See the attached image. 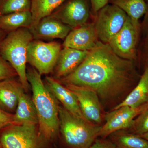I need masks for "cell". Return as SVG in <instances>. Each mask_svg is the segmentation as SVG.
Instances as JSON below:
<instances>
[{"mask_svg":"<svg viewBox=\"0 0 148 148\" xmlns=\"http://www.w3.org/2000/svg\"><path fill=\"white\" fill-rule=\"evenodd\" d=\"M134 62L119 57L108 44L99 41L74 71L57 80L64 85L92 89L104 104L117 101L119 104L141 77Z\"/></svg>","mask_w":148,"mask_h":148,"instance_id":"6da1fadb","label":"cell"},{"mask_svg":"<svg viewBox=\"0 0 148 148\" xmlns=\"http://www.w3.org/2000/svg\"><path fill=\"white\" fill-rule=\"evenodd\" d=\"M27 75L33 92L32 100L38 116L40 135L43 139L51 140L59 130L58 101L36 69H28Z\"/></svg>","mask_w":148,"mask_h":148,"instance_id":"7a4b0ae2","label":"cell"},{"mask_svg":"<svg viewBox=\"0 0 148 148\" xmlns=\"http://www.w3.org/2000/svg\"><path fill=\"white\" fill-rule=\"evenodd\" d=\"M58 116L59 130L69 148H90L103 126L75 116L63 106H58Z\"/></svg>","mask_w":148,"mask_h":148,"instance_id":"3957f363","label":"cell"},{"mask_svg":"<svg viewBox=\"0 0 148 148\" xmlns=\"http://www.w3.org/2000/svg\"><path fill=\"white\" fill-rule=\"evenodd\" d=\"M34 39L30 29L20 28L9 33L0 45V54L16 71L25 91L29 89L27 75V51Z\"/></svg>","mask_w":148,"mask_h":148,"instance_id":"277c9868","label":"cell"},{"mask_svg":"<svg viewBox=\"0 0 148 148\" xmlns=\"http://www.w3.org/2000/svg\"><path fill=\"white\" fill-rule=\"evenodd\" d=\"M94 16L98 40L105 44H108L119 32L127 18V14L121 9L110 3L102 8Z\"/></svg>","mask_w":148,"mask_h":148,"instance_id":"5b68a950","label":"cell"},{"mask_svg":"<svg viewBox=\"0 0 148 148\" xmlns=\"http://www.w3.org/2000/svg\"><path fill=\"white\" fill-rule=\"evenodd\" d=\"M61 50V44L56 42L33 40L28 47L27 63L41 75L49 73L54 70Z\"/></svg>","mask_w":148,"mask_h":148,"instance_id":"8992f818","label":"cell"},{"mask_svg":"<svg viewBox=\"0 0 148 148\" xmlns=\"http://www.w3.org/2000/svg\"><path fill=\"white\" fill-rule=\"evenodd\" d=\"M37 125H13L2 131L0 143L3 148H41Z\"/></svg>","mask_w":148,"mask_h":148,"instance_id":"52a82bcc","label":"cell"},{"mask_svg":"<svg viewBox=\"0 0 148 148\" xmlns=\"http://www.w3.org/2000/svg\"><path fill=\"white\" fill-rule=\"evenodd\" d=\"M140 34L127 16L124 26L108 44L119 57L135 61L138 58Z\"/></svg>","mask_w":148,"mask_h":148,"instance_id":"ba28073f","label":"cell"},{"mask_svg":"<svg viewBox=\"0 0 148 148\" xmlns=\"http://www.w3.org/2000/svg\"><path fill=\"white\" fill-rule=\"evenodd\" d=\"M148 106V103L137 108L123 106L112 110L105 116L106 123L102 126L98 137L106 139L114 132L130 128L135 118Z\"/></svg>","mask_w":148,"mask_h":148,"instance_id":"9c48e42d","label":"cell"},{"mask_svg":"<svg viewBox=\"0 0 148 148\" xmlns=\"http://www.w3.org/2000/svg\"><path fill=\"white\" fill-rule=\"evenodd\" d=\"M51 14L72 29L85 24L93 15L90 0H67Z\"/></svg>","mask_w":148,"mask_h":148,"instance_id":"30bf717a","label":"cell"},{"mask_svg":"<svg viewBox=\"0 0 148 148\" xmlns=\"http://www.w3.org/2000/svg\"><path fill=\"white\" fill-rule=\"evenodd\" d=\"M64 86L75 95L84 118L94 124L103 125V109L97 93L88 88L71 85Z\"/></svg>","mask_w":148,"mask_h":148,"instance_id":"8fae6325","label":"cell"},{"mask_svg":"<svg viewBox=\"0 0 148 148\" xmlns=\"http://www.w3.org/2000/svg\"><path fill=\"white\" fill-rule=\"evenodd\" d=\"M98 40L94 22L86 23L71 30L66 37L63 47L90 51L96 46Z\"/></svg>","mask_w":148,"mask_h":148,"instance_id":"7c38bea8","label":"cell"},{"mask_svg":"<svg viewBox=\"0 0 148 148\" xmlns=\"http://www.w3.org/2000/svg\"><path fill=\"white\" fill-rule=\"evenodd\" d=\"M72 30L52 14L42 18L30 29L34 39L36 40L64 39Z\"/></svg>","mask_w":148,"mask_h":148,"instance_id":"4fadbf2b","label":"cell"},{"mask_svg":"<svg viewBox=\"0 0 148 148\" xmlns=\"http://www.w3.org/2000/svg\"><path fill=\"white\" fill-rule=\"evenodd\" d=\"M88 52L68 47L61 49L54 69L56 79L64 78L74 71L84 61Z\"/></svg>","mask_w":148,"mask_h":148,"instance_id":"5bb4252c","label":"cell"},{"mask_svg":"<svg viewBox=\"0 0 148 148\" xmlns=\"http://www.w3.org/2000/svg\"><path fill=\"white\" fill-rule=\"evenodd\" d=\"M45 80L47 87L67 111L75 116L85 119L76 97L70 89L53 77H46Z\"/></svg>","mask_w":148,"mask_h":148,"instance_id":"9a60e30c","label":"cell"},{"mask_svg":"<svg viewBox=\"0 0 148 148\" xmlns=\"http://www.w3.org/2000/svg\"><path fill=\"white\" fill-rule=\"evenodd\" d=\"M23 90L21 82L13 78L0 82V108L10 113L15 112Z\"/></svg>","mask_w":148,"mask_h":148,"instance_id":"2e32d148","label":"cell"},{"mask_svg":"<svg viewBox=\"0 0 148 148\" xmlns=\"http://www.w3.org/2000/svg\"><path fill=\"white\" fill-rule=\"evenodd\" d=\"M148 103V67H146L138 84L126 98L115 106L112 110L123 106L137 108Z\"/></svg>","mask_w":148,"mask_h":148,"instance_id":"e0dca14e","label":"cell"},{"mask_svg":"<svg viewBox=\"0 0 148 148\" xmlns=\"http://www.w3.org/2000/svg\"><path fill=\"white\" fill-rule=\"evenodd\" d=\"M22 90L18 104L14 114V125L34 124L38 123L36 111L33 100Z\"/></svg>","mask_w":148,"mask_h":148,"instance_id":"ac0fdd59","label":"cell"},{"mask_svg":"<svg viewBox=\"0 0 148 148\" xmlns=\"http://www.w3.org/2000/svg\"><path fill=\"white\" fill-rule=\"evenodd\" d=\"M109 3L114 5L123 10L136 29L141 33L139 20L147 12L146 0H109Z\"/></svg>","mask_w":148,"mask_h":148,"instance_id":"d6986e66","label":"cell"},{"mask_svg":"<svg viewBox=\"0 0 148 148\" xmlns=\"http://www.w3.org/2000/svg\"><path fill=\"white\" fill-rule=\"evenodd\" d=\"M32 23L31 11L0 16V30L10 33L20 28L30 29Z\"/></svg>","mask_w":148,"mask_h":148,"instance_id":"ffe728a7","label":"cell"},{"mask_svg":"<svg viewBox=\"0 0 148 148\" xmlns=\"http://www.w3.org/2000/svg\"><path fill=\"white\" fill-rule=\"evenodd\" d=\"M66 0H31L32 23L30 29L34 27L42 18L52 14Z\"/></svg>","mask_w":148,"mask_h":148,"instance_id":"44dd1931","label":"cell"},{"mask_svg":"<svg viewBox=\"0 0 148 148\" xmlns=\"http://www.w3.org/2000/svg\"><path fill=\"white\" fill-rule=\"evenodd\" d=\"M109 137L116 148H148V140L125 130L114 132Z\"/></svg>","mask_w":148,"mask_h":148,"instance_id":"7402d4cb","label":"cell"},{"mask_svg":"<svg viewBox=\"0 0 148 148\" xmlns=\"http://www.w3.org/2000/svg\"><path fill=\"white\" fill-rule=\"evenodd\" d=\"M31 0H1L0 16L20 12L31 11Z\"/></svg>","mask_w":148,"mask_h":148,"instance_id":"603a6c76","label":"cell"},{"mask_svg":"<svg viewBox=\"0 0 148 148\" xmlns=\"http://www.w3.org/2000/svg\"><path fill=\"white\" fill-rule=\"evenodd\" d=\"M130 128L131 132L139 136L148 132V106L134 120Z\"/></svg>","mask_w":148,"mask_h":148,"instance_id":"cb8c5ba5","label":"cell"},{"mask_svg":"<svg viewBox=\"0 0 148 148\" xmlns=\"http://www.w3.org/2000/svg\"><path fill=\"white\" fill-rule=\"evenodd\" d=\"M17 73L10 64L0 54V82L13 78Z\"/></svg>","mask_w":148,"mask_h":148,"instance_id":"d4e9b609","label":"cell"},{"mask_svg":"<svg viewBox=\"0 0 148 148\" xmlns=\"http://www.w3.org/2000/svg\"><path fill=\"white\" fill-rule=\"evenodd\" d=\"M144 62L145 67H148V34L144 36L140 48L138 49V58Z\"/></svg>","mask_w":148,"mask_h":148,"instance_id":"484cf974","label":"cell"},{"mask_svg":"<svg viewBox=\"0 0 148 148\" xmlns=\"http://www.w3.org/2000/svg\"><path fill=\"white\" fill-rule=\"evenodd\" d=\"M14 125V114L6 112L0 108V132L6 127Z\"/></svg>","mask_w":148,"mask_h":148,"instance_id":"4316f807","label":"cell"},{"mask_svg":"<svg viewBox=\"0 0 148 148\" xmlns=\"http://www.w3.org/2000/svg\"><path fill=\"white\" fill-rule=\"evenodd\" d=\"M90 148H116L109 139L97 138Z\"/></svg>","mask_w":148,"mask_h":148,"instance_id":"83f0119b","label":"cell"},{"mask_svg":"<svg viewBox=\"0 0 148 148\" xmlns=\"http://www.w3.org/2000/svg\"><path fill=\"white\" fill-rule=\"evenodd\" d=\"M92 15L95 16L103 7L109 3V0H90Z\"/></svg>","mask_w":148,"mask_h":148,"instance_id":"f1b7e54d","label":"cell"},{"mask_svg":"<svg viewBox=\"0 0 148 148\" xmlns=\"http://www.w3.org/2000/svg\"><path fill=\"white\" fill-rule=\"evenodd\" d=\"M147 5V11L144 15V19L142 24H141V32L144 36L148 34V0H146Z\"/></svg>","mask_w":148,"mask_h":148,"instance_id":"f546056e","label":"cell"},{"mask_svg":"<svg viewBox=\"0 0 148 148\" xmlns=\"http://www.w3.org/2000/svg\"><path fill=\"white\" fill-rule=\"evenodd\" d=\"M6 36V32L0 30V45Z\"/></svg>","mask_w":148,"mask_h":148,"instance_id":"4dcf8cb0","label":"cell"},{"mask_svg":"<svg viewBox=\"0 0 148 148\" xmlns=\"http://www.w3.org/2000/svg\"><path fill=\"white\" fill-rule=\"evenodd\" d=\"M140 136L148 141V132H146V133H145V134Z\"/></svg>","mask_w":148,"mask_h":148,"instance_id":"1f68e13d","label":"cell"},{"mask_svg":"<svg viewBox=\"0 0 148 148\" xmlns=\"http://www.w3.org/2000/svg\"><path fill=\"white\" fill-rule=\"evenodd\" d=\"M0 148H3L1 144V143H0Z\"/></svg>","mask_w":148,"mask_h":148,"instance_id":"d6a6232c","label":"cell"},{"mask_svg":"<svg viewBox=\"0 0 148 148\" xmlns=\"http://www.w3.org/2000/svg\"><path fill=\"white\" fill-rule=\"evenodd\" d=\"M1 0H0V1H1Z\"/></svg>","mask_w":148,"mask_h":148,"instance_id":"836d02e7","label":"cell"}]
</instances>
